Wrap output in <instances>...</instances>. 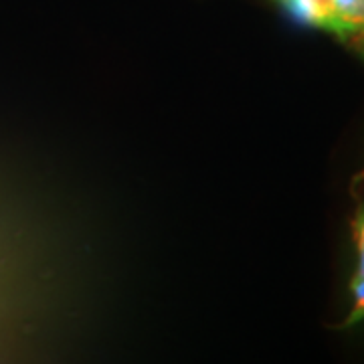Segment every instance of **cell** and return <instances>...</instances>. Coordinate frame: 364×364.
<instances>
[{"label":"cell","mask_w":364,"mask_h":364,"mask_svg":"<svg viewBox=\"0 0 364 364\" xmlns=\"http://www.w3.org/2000/svg\"><path fill=\"white\" fill-rule=\"evenodd\" d=\"M354 198H356V210L352 217V239H354V273L350 279L352 308L344 326L350 328L364 322V170L354 181Z\"/></svg>","instance_id":"7a4b0ae2"},{"label":"cell","mask_w":364,"mask_h":364,"mask_svg":"<svg viewBox=\"0 0 364 364\" xmlns=\"http://www.w3.org/2000/svg\"><path fill=\"white\" fill-rule=\"evenodd\" d=\"M294 23L326 33L364 61V0H269Z\"/></svg>","instance_id":"6da1fadb"}]
</instances>
